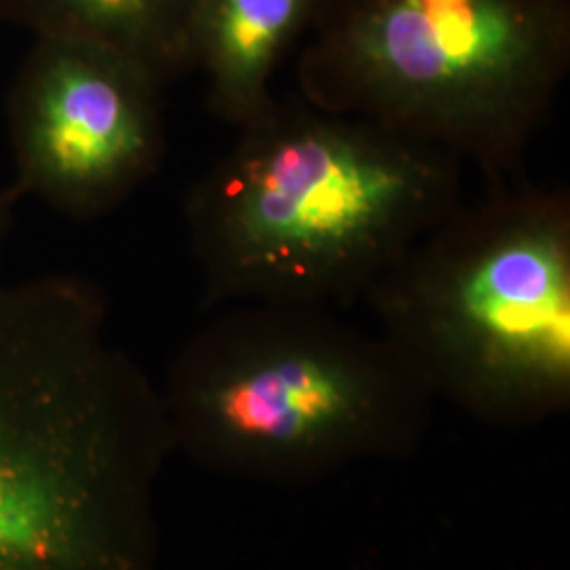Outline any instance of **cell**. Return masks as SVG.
Returning a JSON list of instances; mask_svg holds the SVG:
<instances>
[{"label": "cell", "mask_w": 570, "mask_h": 570, "mask_svg": "<svg viewBox=\"0 0 570 570\" xmlns=\"http://www.w3.org/2000/svg\"><path fill=\"white\" fill-rule=\"evenodd\" d=\"M195 0H0L2 21L35 37L98 42L142 63L159 81L188 70Z\"/></svg>", "instance_id": "obj_8"}, {"label": "cell", "mask_w": 570, "mask_h": 570, "mask_svg": "<svg viewBox=\"0 0 570 570\" xmlns=\"http://www.w3.org/2000/svg\"><path fill=\"white\" fill-rule=\"evenodd\" d=\"M237 131L184 207L207 306L364 303L465 202L454 155L301 96Z\"/></svg>", "instance_id": "obj_2"}, {"label": "cell", "mask_w": 570, "mask_h": 570, "mask_svg": "<svg viewBox=\"0 0 570 570\" xmlns=\"http://www.w3.org/2000/svg\"><path fill=\"white\" fill-rule=\"evenodd\" d=\"M317 0H195L188 70L204 75L207 104L233 127L265 115L271 79L287 47L308 28Z\"/></svg>", "instance_id": "obj_7"}, {"label": "cell", "mask_w": 570, "mask_h": 570, "mask_svg": "<svg viewBox=\"0 0 570 570\" xmlns=\"http://www.w3.org/2000/svg\"><path fill=\"white\" fill-rule=\"evenodd\" d=\"M305 102L383 125L473 167L524 176L570 68L569 0H317Z\"/></svg>", "instance_id": "obj_5"}, {"label": "cell", "mask_w": 570, "mask_h": 570, "mask_svg": "<svg viewBox=\"0 0 570 570\" xmlns=\"http://www.w3.org/2000/svg\"><path fill=\"white\" fill-rule=\"evenodd\" d=\"M161 87L98 42L35 37L7 104L13 197L81 220L129 199L164 159Z\"/></svg>", "instance_id": "obj_6"}, {"label": "cell", "mask_w": 570, "mask_h": 570, "mask_svg": "<svg viewBox=\"0 0 570 570\" xmlns=\"http://www.w3.org/2000/svg\"><path fill=\"white\" fill-rule=\"evenodd\" d=\"M13 193H2L0 190V249L4 242V233H7V223H9V207H11Z\"/></svg>", "instance_id": "obj_9"}, {"label": "cell", "mask_w": 570, "mask_h": 570, "mask_svg": "<svg viewBox=\"0 0 570 570\" xmlns=\"http://www.w3.org/2000/svg\"><path fill=\"white\" fill-rule=\"evenodd\" d=\"M171 452L96 287L0 282V570H157Z\"/></svg>", "instance_id": "obj_1"}, {"label": "cell", "mask_w": 570, "mask_h": 570, "mask_svg": "<svg viewBox=\"0 0 570 570\" xmlns=\"http://www.w3.org/2000/svg\"><path fill=\"white\" fill-rule=\"evenodd\" d=\"M223 308L159 387L176 452L235 478L308 482L428 435L435 397L376 330L334 306Z\"/></svg>", "instance_id": "obj_3"}, {"label": "cell", "mask_w": 570, "mask_h": 570, "mask_svg": "<svg viewBox=\"0 0 570 570\" xmlns=\"http://www.w3.org/2000/svg\"><path fill=\"white\" fill-rule=\"evenodd\" d=\"M376 332L438 400L527 428L570 404V197L487 183L372 285Z\"/></svg>", "instance_id": "obj_4"}, {"label": "cell", "mask_w": 570, "mask_h": 570, "mask_svg": "<svg viewBox=\"0 0 570 570\" xmlns=\"http://www.w3.org/2000/svg\"><path fill=\"white\" fill-rule=\"evenodd\" d=\"M0 21H2V13H0Z\"/></svg>", "instance_id": "obj_10"}]
</instances>
